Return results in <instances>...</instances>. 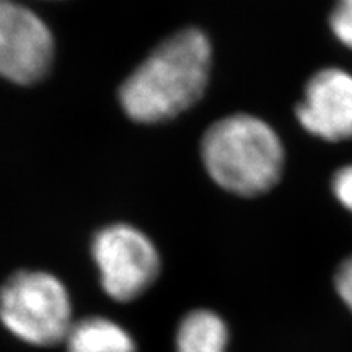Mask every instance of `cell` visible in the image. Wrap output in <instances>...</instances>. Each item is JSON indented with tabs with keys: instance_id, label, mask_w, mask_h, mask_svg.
Here are the masks:
<instances>
[{
	"instance_id": "obj_7",
	"label": "cell",
	"mask_w": 352,
	"mask_h": 352,
	"mask_svg": "<svg viewBox=\"0 0 352 352\" xmlns=\"http://www.w3.org/2000/svg\"><path fill=\"white\" fill-rule=\"evenodd\" d=\"M64 344L65 352H138L134 338L122 324L98 315L76 320Z\"/></svg>"
},
{
	"instance_id": "obj_5",
	"label": "cell",
	"mask_w": 352,
	"mask_h": 352,
	"mask_svg": "<svg viewBox=\"0 0 352 352\" xmlns=\"http://www.w3.org/2000/svg\"><path fill=\"white\" fill-rule=\"evenodd\" d=\"M54 39L36 13L13 0H0V77L30 85L50 72Z\"/></svg>"
},
{
	"instance_id": "obj_3",
	"label": "cell",
	"mask_w": 352,
	"mask_h": 352,
	"mask_svg": "<svg viewBox=\"0 0 352 352\" xmlns=\"http://www.w3.org/2000/svg\"><path fill=\"white\" fill-rule=\"evenodd\" d=\"M0 323L30 346H57L76 323L72 298L51 272H15L0 287Z\"/></svg>"
},
{
	"instance_id": "obj_2",
	"label": "cell",
	"mask_w": 352,
	"mask_h": 352,
	"mask_svg": "<svg viewBox=\"0 0 352 352\" xmlns=\"http://www.w3.org/2000/svg\"><path fill=\"white\" fill-rule=\"evenodd\" d=\"M201 155L220 188L245 197L274 188L285 162L277 132L252 114H232L214 122L202 138Z\"/></svg>"
},
{
	"instance_id": "obj_6",
	"label": "cell",
	"mask_w": 352,
	"mask_h": 352,
	"mask_svg": "<svg viewBox=\"0 0 352 352\" xmlns=\"http://www.w3.org/2000/svg\"><path fill=\"white\" fill-rule=\"evenodd\" d=\"M296 114L303 129L315 138L328 142L352 139V74L340 67L314 74Z\"/></svg>"
},
{
	"instance_id": "obj_4",
	"label": "cell",
	"mask_w": 352,
	"mask_h": 352,
	"mask_svg": "<svg viewBox=\"0 0 352 352\" xmlns=\"http://www.w3.org/2000/svg\"><path fill=\"white\" fill-rule=\"evenodd\" d=\"M91 256L101 289L116 302L138 300L160 274L157 246L144 232L127 223H113L96 232Z\"/></svg>"
},
{
	"instance_id": "obj_11",
	"label": "cell",
	"mask_w": 352,
	"mask_h": 352,
	"mask_svg": "<svg viewBox=\"0 0 352 352\" xmlns=\"http://www.w3.org/2000/svg\"><path fill=\"white\" fill-rule=\"evenodd\" d=\"M334 283H336V290L342 298V302L352 311V256L347 258L341 264L340 270L336 272V280Z\"/></svg>"
},
{
	"instance_id": "obj_1",
	"label": "cell",
	"mask_w": 352,
	"mask_h": 352,
	"mask_svg": "<svg viewBox=\"0 0 352 352\" xmlns=\"http://www.w3.org/2000/svg\"><path fill=\"white\" fill-rule=\"evenodd\" d=\"M212 47L201 30L186 28L166 38L120 88V101L131 120L145 124L168 121L206 94Z\"/></svg>"
},
{
	"instance_id": "obj_10",
	"label": "cell",
	"mask_w": 352,
	"mask_h": 352,
	"mask_svg": "<svg viewBox=\"0 0 352 352\" xmlns=\"http://www.w3.org/2000/svg\"><path fill=\"white\" fill-rule=\"evenodd\" d=\"M331 189L338 202L352 212V164L336 170L331 179Z\"/></svg>"
},
{
	"instance_id": "obj_9",
	"label": "cell",
	"mask_w": 352,
	"mask_h": 352,
	"mask_svg": "<svg viewBox=\"0 0 352 352\" xmlns=\"http://www.w3.org/2000/svg\"><path fill=\"white\" fill-rule=\"evenodd\" d=\"M329 28L338 41L352 50V0H336L329 13Z\"/></svg>"
},
{
	"instance_id": "obj_8",
	"label": "cell",
	"mask_w": 352,
	"mask_h": 352,
	"mask_svg": "<svg viewBox=\"0 0 352 352\" xmlns=\"http://www.w3.org/2000/svg\"><path fill=\"white\" fill-rule=\"evenodd\" d=\"M228 328L215 311L192 310L179 321L175 352H227Z\"/></svg>"
}]
</instances>
